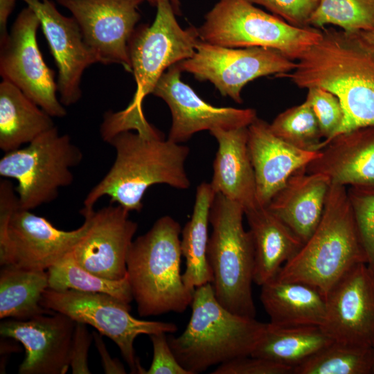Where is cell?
Here are the masks:
<instances>
[{
	"label": "cell",
	"instance_id": "obj_1",
	"mask_svg": "<svg viewBox=\"0 0 374 374\" xmlns=\"http://www.w3.org/2000/svg\"><path fill=\"white\" fill-rule=\"evenodd\" d=\"M321 30L320 39L301 57L296 68L278 77L289 78L300 88L325 89L339 98L344 119L333 138L374 126V49L359 33Z\"/></svg>",
	"mask_w": 374,
	"mask_h": 374
},
{
	"label": "cell",
	"instance_id": "obj_2",
	"mask_svg": "<svg viewBox=\"0 0 374 374\" xmlns=\"http://www.w3.org/2000/svg\"><path fill=\"white\" fill-rule=\"evenodd\" d=\"M108 143L116 153L105 176L89 191L81 211L93 209L103 196L130 211H141L143 198L152 185L164 184L185 190L190 182L185 170L189 148L152 132H120Z\"/></svg>",
	"mask_w": 374,
	"mask_h": 374
},
{
	"label": "cell",
	"instance_id": "obj_3",
	"mask_svg": "<svg viewBox=\"0 0 374 374\" xmlns=\"http://www.w3.org/2000/svg\"><path fill=\"white\" fill-rule=\"evenodd\" d=\"M156 6L153 23L136 28L130 40L129 56L136 89L125 109L105 114L100 134L106 140L124 131L149 130L152 125L143 114L145 97L152 93L166 70L188 59L195 51L199 39L197 28L183 29L179 26L170 0H157Z\"/></svg>",
	"mask_w": 374,
	"mask_h": 374
},
{
	"label": "cell",
	"instance_id": "obj_4",
	"mask_svg": "<svg viewBox=\"0 0 374 374\" xmlns=\"http://www.w3.org/2000/svg\"><path fill=\"white\" fill-rule=\"evenodd\" d=\"M359 263L367 264V256L347 187L331 183L317 227L276 277L312 285L326 297L336 283Z\"/></svg>",
	"mask_w": 374,
	"mask_h": 374
},
{
	"label": "cell",
	"instance_id": "obj_5",
	"mask_svg": "<svg viewBox=\"0 0 374 374\" xmlns=\"http://www.w3.org/2000/svg\"><path fill=\"white\" fill-rule=\"evenodd\" d=\"M181 230L172 217L162 216L130 245L127 276L142 317L181 313L192 303L194 291L181 274Z\"/></svg>",
	"mask_w": 374,
	"mask_h": 374
},
{
	"label": "cell",
	"instance_id": "obj_6",
	"mask_svg": "<svg viewBox=\"0 0 374 374\" xmlns=\"http://www.w3.org/2000/svg\"><path fill=\"white\" fill-rule=\"evenodd\" d=\"M192 313L183 332L170 336V346L190 374L250 355L266 326L255 318L235 314L217 300L211 283L195 289Z\"/></svg>",
	"mask_w": 374,
	"mask_h": 374
},
{
	"label": "cell",
	"instance_id": "obj_7",
	"mask_svg": "<svg viewBox=\"0 0 374 374\" xmlns=\"http://www.w3.org/2000/svg\"><path fill=\"white\" fill-rule=\"evenodd\" d=\"M243 208L221 194L211 206L207 260L217 300L231 312L255 318L252 296L254 248L251 235L243 226Z\"/></svg>",
	"mask_w": 374,
	"mask_h": 374
},
{
	"label": "cell",
	"instance_id": "obj_8",
	"mask_svg": "<svg viewBox=\"0 0 374 374\" xmlns=\"http://www.w3.org/2000/svg\"><path fill=\"white\" fill-rule=\"evenodd\" d=\"M197 28L202 41L228 48L265 47L296 61L315 44L321 30L292 26L247 0H219Z\"/></svg>",
	"mask_w": 374,
	"mask_h": 374
},
{
	"label": "cell",
	"instance_id": "obj_9",
	"mask_svg": "<svg viewBox=\"0 0 374 374\" xmlns=\"http://www.w3.org/2000/svg\"><path fill=\"white\" fill-rule=\"evenodd\" d=\"M88 225L84 218L75 230L58 229L46 218L20 208L12 184L0 182L1 266L46 271L72 251Z\"/></svg>",
	"mask_w": 374,
	"mask_h": 374
},
{
	"label": "cell",
	"instance_id": "obj_10",
	"mask_svg": "<svg viewBox=\"0 0 374 374\" xmlns=\"http://www.w3.org/2000/svg\"><path fill=\"white\" fill-rule=\"evenodd\" d=\"M82 159L80 148L55 126L26 147L6 152L0 175L17 181L19 207L32 210L53 201L60 188L73 182L71 168Z\"/></svg>",
	"mask_w": 374,
	"mask_h": 374
},
{
	"label": "cell",
	"instance_id": "obj_11",
	"mask_svg": "<svg viewBox=\"0 0 374 374\" xmlns=\"http://www.w3.org/2000/svg\"><path fill=\"white\" fill-rule=\"evenodd\" d=\"M41 305L75 322L91 326L108 337L118 347L132 373L145 374L146 371L134 348L139 335L174 333L178 329L173 323L136 319L130 314V304L106 294L47 288L42 294Z\"/></svg>",
	"mask_w": 374,
	"mask_h": 374
},
{
	"label": "cell",
	"instance_id": "obj_12",
	"mask_svg": "<svg viewBox=\"0 0 374 374\" xmlns=\"http://www.w3.org/2000/svg\"><path fill=\"white\" fill-rule=\"evenodd\" d=\"M181 71L200 81H209L224 96L242 103L241 91L262 76L278 77L296 66L277 50L265 47L228 48L198 40L194 54L177 63Z\"/></svg>",
	"mask_w": 374,
	"mask_h": 374
},
{
	"label": "cell",
	"instance_id": "obj_13",
	"mask_svg": "<svg viewBox=\"0 0 374 374\" xmlns=\"http://www.w3.org/2000/svg\"><path fill=\"white\" fill-rule=\"evenodd\" d=\"M40 26L29 7L17 15L6 41L0 44V75L15 84L52 117H64V106L57 97L54 71L45 63L37 41Z\"/></svg>",
	"mask_w": 374,
	"mask_h": 374
},
{
	"label": "cell",
	"instance_id": "obj_14",
	"mask_svg": "<svg viewBox=\"0 0 374 374\" xmlns=\"http://www.w3.org/2000/svg\"><path fill=\"white\" fill-rule=\"evenodd\" d=\"M72 14L99 63L118 64L132 72L129 42L145 0H56Z\"/></svg>",
	"mask_w": 374,
	"mask_h": 374
},
{
	"label": "cell",
	"instance_id": "obj_15",
	"mask_svg": "<svg viewBox=\"0 0 374 374\" xmlns=\"http://www.w3.org/2000/svg\"><path fill=\"white\" fill-rule=\"evenodd\" d=\"M129 213L122 206L112 204L98 211H80L89 225L71 252L80 266L106 279L127 277V253L138 229Z\"/></svg>",
	"mask_w": 374,
	"mask_h": 374
},
{
	"label": "cell",
	"instance_id": "obj_16",
	"mask_svg": "<svg viewBox=\"0 0 374 374\" xmlns=\"http://www.w3.org/2000/svg\"><path fill=\"white\" fill-rule=\"evenodd\" d=\"M321 328L335 341L374 348V272L366 263L348 270L326 296Z\"/></svg>",
	"mask_w": 374,
	"mask_h": 374
},
{
	"label": "cell",
	"instance_id": "obj_17",
	"mask_svg": "<svg viewBox=\"0 0 374 374\" xmlns=\"http://www.w3.org/2000/svg\"><path fill=\"white\" fill-rule=\"evenodd\" d=\"M181 72L177 64L171 66L152 93L163 99L170 109L172 121L168 140L180 143L204 130L248 127L257 118L253 109L218 107L205 102L181 81Z\"/></svg>",
	"mask_w": 374,
	"mask_h": 374
},
{
	"label": "cell",
	"instance_id": "obj_18",
	"mask_svg": "<svg viewBox=\"0 0 374 374\" xmlns=\"http://www.w3.org/2000/svg\"><path fill=\"white\" fill-rule=\"evenodd\" d=\"M75 326V321L55 312L25 320H4L0 323V335L20 342L25 348L19 374H64L70 366Z\"/></svg>",
	"mask_w": 374,
	"mask_h": 374
},
{
	"label": "cell",
	"instance_id": "obj_19",
	"mask_svg": "<svg viewBox=\"0 0 374 374\" xmlns=\"http://www.w3.org/2000/svg\"><path fill=\"white\" fill-rule=\"evenodd\" d=\"M38 17L55 61L57 89L64 106L76 103L82 96L80 83L84 70L98 63L85 43L80 28L71 17L63 15L51 0H22Z\"/></svg>",
	"mask_w": 374,
	"mask_h": 374
},
{
	"label": "cell",
	"instance_id": "obj_20",
	"mask_svg": "<svg viewBox=\"0 0 374 374\" xmlns=\"http://www.w3.org/2000/svg\"><path fill=\"white\" fill-rule=\"evenodd\" d=\"M248 150L253 168L259 205L266 207L297 170L319 157V151L297 148L277 136L258 117L247 127Z\"/></svg>",
	"mask_w": 374,
	"mask_h": 374
},
{
	"label": "cell",
	"instance_id": "obj_21",
	"mask_svg": "<svg viewBox=\"0 0 374 374\" xmlns=\"http://www.w3.org/2000/svg\"><path fill=\"white\" fill-rule=\"evenodd\" d=\"M319 152L305 167L307 172L322 174L346 187L374 184V126L338 134Z\"/></svg>",
	"mask_w": 374,
	"mask_h": 374
},
{
	"label": "cell",
	"instance_id": "obj_22",
	"mask_svg": "<svg viewBox=\"0 0 374 374\" xmlns=\"http://www.w3.org/2000/svg\"><path fill=\"white\" fill-rule=\"evenodd\" d=\"M217 141L211 187L238 203L244 212L259 206L253 168L250 159L247 127L215 129L210 132Z\"/></svg>",
	"mask_w": 374,
	"mask_h": 374
},
{
	"label": "cell",
	"instance_id": "obj_23",
	"mask_svg": "<svg viewBox=\"0 0 374 374\" xmlns=\"http://www.w3.org/2000/svg\"><path fill=\"white\" fill-rule=\"evenodd\" d=\"M331 183L328 177L302 168L288 179L266 207L304 244L320 222Z\"/></svg>",
	"mask_w": 374,
	"mask_h": 374
},
{
	"label": "cell",
	"instance_id": "obj_24",
	"mask_svg": "<svg viewBox=\"0 0 374 374\" xmlns=\"http://www.w3.org/2000/svg\"><path fill=\"white\" fill-rule=\"evenodd\" d=\"M254 248L253 283L262 285L278 274L303 242L267 207L244 213Z\"/></svg>",
	"mask_w": 374,
	"mask_h": 374
},
{
	"label": "cell",
	"instance_id": "obj_25",
	"mask_svg": "<svg viewBox=\"0 0 374 374\" xmlns=\"http://www.w3.org/2000/svg\"><path fill=\"white\" fill-rule=\"evenodd\" d=\"M260 301L269 323L277 326H321L326 314V297L306 283L276 276L261 285Z\"/></svg>",
	"mask_w": 374,
	"mask_h": 374
},
{
	"label": "cell",
	"instance_id": "obj_26",
	"mask_svg": "<svg viewBox=\"0 0 374 374\" xmlns=\"http://www.w3.org/2000/svg\"><path fill=\"white\" fill-rule=\"evenodd\" d=\"M51 116L11 82L0 84V148L8 152L55 127Z\"/></svg>",
	"mask_w": 374,
	"mask_h": 374
},
{
	"label": "cell",
	"instance_id": "obj_27",
	"mask_svg": "<svg viewBox=\"0 0 374 374\" xmlns=\"http://www.w3.org/2000/svg\"><path fill=\"white\" fill-rule=\"evenodd\" d=\"M215 195L210 183L202 182L197 187L192 216L181 230V249L186 259L182 279L193 291L213 281L207 260V247L209 213Z\"/></svg>",
	"mask_w": 374,
	"mask_h": 374
},
{
	"label": "cell",
	"instance_id": "obj_28",
	"mask_svg": "<svg viewBox=\"0 0 374 374\" xmlns=\"http://www.w3.org/2000/svg\"><path fill=\"white\" fill-rule=\"evenodd\" d=\"M332 341L320 326H277L267 323L250 355L294 368Z\"/></svg>",
	"mask_w": 374,
	"mask_h": 374
},
{
	"label": "cell",
	"instance_id": "obj_29",
	"mask_svg": "<svg viewBox=\"0 0 374 374\" xmlns=\"http://www.w3.org/2000/svg\"><path fill=\"white\" fill-rule=\"evenodd\" d=\"M48 288L47 270H33L12 265L0 271V319L25 320L54 311L41 305L43 292Z\"/></svg>",
	"mask_w": 374,
	"mask_h": 374
},
{
	"label": "cell",
	"instance_id": "obj_30",
	"mask_svg": "<svg viewBox=\"0 0 374 374\" xmlns=\"http://www.w3.org/2000/svg\"><path fill=\"white\" fill-rule=\"evenodd\" d=\"M293 374H374V348L333 341Z\"/></svg>",
	"mask_w": 374,
	"mask_h": 374
},
{
	"label": "cell",
	"instance_id": "obj_31",
	"mask_svg": "<svg viewBox=\"0 0 374 374\" xmlns=\"http://www.w3.org/2000/svg\"><path fill=\"white\" fill-rule=\"evenodd\" d=\"M47 273L48 288L52 290L106 294L127 304L134 300L127 276L121 280L98 276L80 266L71 253L48 269Z\"/></svg>",
	"mask_w": 374,
	"mask_h": 374
},
{
	"label": "cell",
	"instance_id": "obj_32",
	"mask_svg": "<svg viewBox=\"0 0 374 374\" xmlns=\"http://www.w3.org/2000/svg\"><path fill=\"white\" fill-rule=\"evenodd\" d=\"M332 24L347 33L374 30V0H320L310 26L323 28Z\"/></svg>",
	"mask_w": 374,
	"mask_h": 374
},
{
	"label": "cell",
	"instance_id": "obj_33",
	"mask_svg": "<svg viewBox=\"0 0 374 374\" xmlns=\"http://www.w3.org/2000/svg\"><path fill=\"white\" fill-rule=\"evenodd\" d=\"M269 127L276 136L297 148L320 150L323 138L317 117L307 100L279 114Z\"/></svg>",
	"mask_w": 374,
	"mask_h": 374
},
{
	"label": "cell",
	"instance_id": "obj_34",
	"mask_svg": "<svg viewBox=\"0 0 374 374\" xmlns=\"http://www.w3.org/2000/svg\"><path fill=\"white\" fill-rule=\"evenodd\" d=\"M347 193L367 256V265L374 272V184L350 186Z\"/></svg>",
	"mask_w": 374,
	"mask_h": 374
},
{
	"label": "cell",
	"instance_id": "obj_35",
	"mask_svg": "<svg viewBox=\"0 0 374 374\" xmlns=\"http://www.w3.org/2000/svg\"><path fill=\"white\" fill-rule=\"evenodd\" d=\"M305 100L310 103L318 121L323 138V144L331 140L341 126L344 111L339 98L332 92L321 87L308 89Z\"/></svg>",
	"mask_w": 374,
	"mask_h": 374
},
{
	"label": "cell",
	"instance_id": "obj_36",
	"mask_svg": "<svg viewBox=\"0 0 374 374\" xmlns=\"http://www.w3.org/2000/svg\"><path fill=\"white\" fill-rule=\"evenodd\" d=\"M267 8L288 24L301 28L310 26V20L320 0H247Z\"/></svg>",
	"mask_w": 374,
	"mask_h": 374
},
{
	"label": "cell",
	"instance_id": "obj_37",
	"mask_svg": "<svg viewBox=\"0 0 374 374\" xmlns=\"http://www.w3.org/2000/svg\"><path fill=\"white\" fill-rule=\"evenodd\" d=\"M292 367L274 361L246 355L218 365L212 374H293Z\"/></svg>",
	"mask_w": 374,
	"mask_h": 374
},
{
	"label": "cell",
	"instance_id": "obj_38",
	"mask_svg": "<svg viewBox=\"0 0 374 374\" xmlns=\"http://www.w3.org/2000/svg\"><path fill=\"white\" fill-rule=\"evenodd\" d=\"M166 334L161 332L149 335L152 344L153 357L145 374H190L176 358Z\"/></svg>",
	"mask_w": 374,
	"mask_h": 374
},
{
	"label": "cell",
	"instance_id": "obj_39",
	"mask_svg": "<svg viewBox=\"0 0 374 374\" xmlns=\"http://www.w3.org/2000/svg\"><path fill=\"white\" fill-rule=\"evenodd\" d=\"M93 339L86 327V324L75 322L70 354V367L73 374H89L87 363L88 351Z\"/></svg>",
	"mask_w": 374,
	"mask_h": 374
},
{
	"label": "cell",
	"instance_id": "obj_40",
	"mask_svg": "<svg viewBox=\"0 0 374 374\" xmlns=\"http://www.w3.org/2000/svg\"><path fill=\"white\" fill-rule=\"evenodd\" d=\"M93 339L101 357L102 366L105 373L125 374L126 373L123 365L116 359H113L109 355L104 342L101 338V334L93 332Z\"/></svg>",
	"mask_w": 374,
	"mask_h": 374
},
{
	"label": "cell",
	"instance_id": "obj_41",
	"mask_svg": "<svg viewBox=\"0 0 374 374\" xmlns=\"http://www.w3.org/2000/svg\"><path fill=\"white\" fill-rule=\"evenodd\" d=\"M17 0H0V44L8 37L7 22Z\"/></svg>",
	"mask_w": 374,
	"mask_h": 374
},
{
	"label": "cell",
	"instance_id": "obj_42",
	"mask_svg": "<svg viewBox=\"0 0 374 374\" xmlns=\"http://www.w3.org/2000/svg\"><path fill=\"white\" fill-rule=\"evenodd\" d=\"M364 42L374 49V30L368 32L359 33Z\"/></svg>",
	"mask_w": 374,
	"mask_h": 374
},
{
	"label": "cell",
	"instance_id": "obj_43",
	"mask_svg": "<svg viewBox=\"0 0 374 374\" xmlns=\"http://www.w3.org/2000/svg\"><path fill=\"white\" fill-rule=\"evenodd\" d=\"M176 14L180 13V3L179 0H170Z\"/></svg>",
	"mask_w": 374,
	"mask_h": 374
},
{
	"label": "cell",
	"instance_id": "obj_44",
	"mask_svg": "<svg viewBox=\"0 0 374 374\" xmlns=\"http://www.w3.org/2000/svg\"><path fill=\"white\" fill-rule=\"evenodd\" d=\"M147 1L152 6H157V0H145Z\"/></svg>",
	"mask_w": 374,
	"mask_h": 374
}]
</instances>
